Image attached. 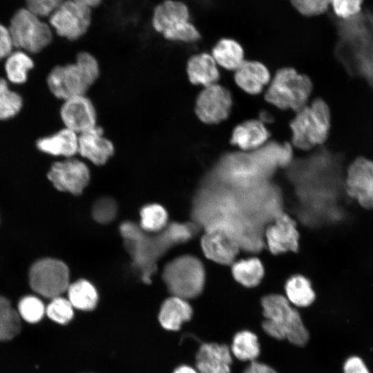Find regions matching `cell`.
Returning <instances> with one entry per match:
<instances>
[{"label": "cell", "mask_w": 373, "mask_h": 373, "mask_svg": "<svg viewBox=\"0 0 373 373\" xmlns=\"http://www.w3.org/2000/svg\"><path fill=\"white\" fill-rule=\"evenodd\" d=\"M291 141L301 150L321 146L327 139L331 125L329 106L321 98L314 99L296 112L290 122Z\"/></svg>", "instance_id": "obj_6"}, {"label": "cell", "mask_w": 373, "mask_h": 373, "mask_svg": "<svg viewBox=\"0 0 373 373\" xmlns=\"http://www.w3.org/2000/svg\"><path fill=\"white\" fill-rule=\"evenodd\" d=\"M231 362L230 350L224 344L204 343L196 355L199 373H230Z\"/></svg>", "instance_id": "obj_20"}, {"label": "cell", "mask_w": 373, "mask_h": 373, "mask_svg": "<svg viewBox=\"0 0 373 373\" xmlns=\"http://www.w3.org/2000/svg\"><path fill=\"white\" fill-rule=\"evenodd\" d=\"M270 133L260 119L245 121L233 130L230 142L242 151L249 152L265 144Z\"/></svg>", "instance_id": "obj_21"}, {"label": "cell", "mask_w": 373, "mask_h": 373, "mask_svg": "<svg viewBox=\"0 0 373 373\" xmlns=\"http://www.w3.org/2000/svg\"><path fill=\"white\" fill-rule=\"evenodd\" d=\"M14 47L8 28L0 24V60L6 58Z\"/></svg>", "instance_id": "obj_43"}, {"label": "cell", "mask_w": 373, "mask_h": 373, "mask_svg": "<svg viewBox=\"0 0 373 373\" xmlns=\"http://www.w3.org/2000/svg\"><path fill=\"white\" fill-rule=\"evenodd\" d=\"M162 278L173 296L186 300L200 294L204 285L205 272L199 259L186 255L169 262L164 268Z\"/></svg>", "instance_id": "obj_8"}, {"label": "cell", "mask_w": 373, "mask_h": 373, "mask_svg": "<svg viewBox=\"0 0 373 373\" xmlns=\"http://www.w3.org/2000/svg\"><path fill=\"white\" fill-rule=\"evenodd\" d=\"M344 373H370L363 360L358 356L348 358L343 365Z\"/></svg>", "instance_id": "obj_44"}, {"label": "cell", "mask_w": 373, "mask_h": 373, "mask_svg": "<svg viewBox=\"0 0 373 373\" xmlns=\"http://www.w3.org/2000/svg\"><path fill=\"white\" fill-rule=\"evenodd\" d=\"M186 72L193 84L204 87L217 84L220 78L218 64L213 57L206 52L191 57L187 62Z\"/></svg>", "instance_id": "obj_24"}, {"label": "cell", "mask_w": 373, "mask_h": 373, "mask_svg": "<svg viewBox=\"0 0 373 373\" xmlns=\"http://www.w3.org/2000/svg\"><path fill=\"white\" fill-rule=\"evenodd\" d=\"M287 300L298 307H307L315 299V293L309 280L301 275L289 278L285 285Z\"/></svg>", "instance_id": "obj_30"}, {"label": "cell", "mask_w": 373, "mask_h": 373, "mask_svg": "<svg viewBox=\"0 0 373 373\" xmlns=\"http://www.w3.org/2000/svg\"><path fill=\"white\" fill-rule=\"evenodd\" d=\"M77 3L85 5L88 7H95L97 6L100 3L101 0H73Z\"/></svg>", "instance_id": "obj_47"}, {"label": "cell", "mask_w": 373, "mask_h": 373, "mask_svg": "<svg viewBox=\"0 0 373 373\" xmlns=\"http://www.w3.org/2000/svg\"><path fill=\"white\" fill-rule=\"evenodd\" d=\"M264 238L269 251L274 254L296 251L299 234L294 221L283 212L265 229Z\"/></svg>", "instance_id": "obj_18"}, {"label": "cell", "mask_w": 373, "mask_h": 373, "mask_svg": "<svg viewBox=\"0 0 373 373\" xmlns=\"http://www.w3.org/2000/svg\"><path fill=\"white\" fill-rule=\"evenodd\" d=\"M22 106L21 95L9 88L5 79L0 78V120L15 117L21 111Z\"/></svg>", "instance_id": "obj_35"}, {"label": "cell", "mask_w": 373, "mask_h": 373, "mask_svg": "<svg viewBox=\"0 0 373 373\" xmlns=\"http://www.w3.org/2000/svg\"><path fill=\"white\" fill-rule=\"evenodd\" d=\"M232 274L241 285L252 287L258 285L264 276V267L256 258L240 260L232 263Z\"/></svg>", "instance_id": "obj_29"}, {"label": "cell", "mask_w": 373, "mask_h": 373, "mask_svg": "<svg viewBox=\"0 0 373 373\" xmlns=\"http://www.w3.org/2000/svg\"><path fill=\"white\" fill-rule=\"evenodd\" d=\"M46 314L53 322L65 325L73 319L74 307L68 298L58 296L52 298L46 307Z\"/></svg>", "instance_id": "obj_37"}, {"label": "cell", "mask_w": 373, "mask_h": 373, "mask_svg": "<svg viewBox=\"0 0 373 373\" xmlns=\"http://www.w3.org/2000/svg\"><path fill=\"white\" fill-rule=\"evenodd\" d=\"M167 213L160 204L146 205L140 211V227L147 232H160L167 225Z\"/></svg>", "instance_id": "obj_34"}, {"label": "cell", "mask_w": 373, "mask_h": 373, "mask_svg": "<svg viewBox=\"0 0 373 373\" xmlns=\"http://www.w3.org/2000/svg\"><path fill=\"white\" fill-rule=\"evenodd\" d=\"M197 229L195 223H172L166 225L160 233L148 236L133 223L126 222L120 227L127 250L145 281L149 280L155 271L156 260L172 246L191 239Z\"/></svg>", "instance_id": "obj_2"}, {"label": "cell", "mask_w": 373, "mask_h": 373, "mask_svg": "<svg viewBox=\"0 0 373 373\" xmlns=\"http://www.w3.org/2000/svg\"><path fill=\"white\" fill-rule=\"evenodd\" d=\"M114 152L113 144L99 126L78 135V153L94 164H106Z\"/></svg>", "instance_id": "obj_19"}, {"label": "cell", "mask_w": 373, "mask_h": 373, "mask_svg": "<svg viewBox=\"0 0 373 373\" xmlns=\"http://www.w3.org/2000/svg\"><path fill=\"white\" fill-rule=\"evenodd\" d=\"M34 67V62L28 54L21 50L12 52L5 63V71L8 79L17 84L27 80L28 73Z\"/></svg>", "instance_id": "obj_31"}, {"label": "cell", "mask_w": 373, "mask_h": 373, "mask_svg": "<svg viewBox=\"0 0 373 373\" xmlns=\"http://www.w3.org/2000/svg\"><path fill=\"white\" fill-rule=\"evenodd\" d=\"M201 247L209 259L222 265L234 262L241 249L234 232L223 224H213L204 229Z\"/></svg>", "instance_id": "obj_13"}, {"label": "cell", "mask_w": 373, "mask_h": 373, "mask_svg": "<svg viewBox=\"0 0 373 373\" xmlns=\"http://www.w3.org/2000/svg\"><path fill=\"white\" fill-rule=\"evenodd\" d=\"M362 3L363 0H331L334 12L343 19L349 18L358 13Z\"/></svg>", "instance_id": "obj_41"}, {"label": "cell", "mask_w": 373, "mask_h": 373, "mask_svg": "<svg viewBox=\"0 0 373 373\" xmlns=\"http://www.w3.org/2000/svg\"><path fill=\"white\" fill-rule=\"evenodd\" d=\"M211 56L218 65L230 70H236L245 61L241 45L229 38L221 39L216 44Z\"/></svg>", "instance_id": "obj_27"}, {"label": "cell", "mask_w": 373, "mask_h": 373, "mask_svg": "<svg viewBox=\"0 0 373 373\" xmlns=\"http://www.w3.org/2000/svg\"><path fill=\"white\" fill-rule=\"evenodd\" d=\"M17 312L21 320L35 324L44 318L46 314V306L39 297L29 295L19 300Z\"/></svg>", "instance_id": "obj_36"}, {"label": "cell", "mask_w": 373, "mask_h": 373, "mask_svg": "<svg viewBox=\"0 0 373 373\" xmlns=\"http://www.w3.org/2000/svg\"><path fill=\"white\" fill-rule=\"evenodd\" d=\"M293 7L301 15L307 17L319 15L326 12L331 0H289Z\"/></svg>", "instance_id": "obj_40"}, {"label": "cell", "mask_w": 373, "mask_h": 373, "mask_svg": "<svg viewBox=\"0 0 373 373\" xmlns=\"http://www.w3.org/2000/svg\"><path fill=\"white\" fill-rule=\"evenodd\" d=\"M21 321L10 300L0 294V341L14 338L21 330Z\"/></svg>", "instance_id": "obj_32"}, {"label": "cell", "mask_w": 373, "mask_h": 373, "mask_svg": "<svg viewBox=\"0 0 373 373\" xmlns=\"http://www.w3.org/2000/svg\"><path fill=\"white\" fill-rule=\"evenodd\" d=\"M90 21V8L73 0L62 2L50 18V23L57 33L69 40H76L83 36Z\"/></svg>", "instance_id": "obj_12"}, {"label": "cell", "mask_w": 373, "mask_h": 373, "mask_svg": "<svg viewBox=\"0 0 373 373\" xmlns=\"http://www.w3.org/2000/svg\"><path fill=\"white\" fill-rule=\"evenodd\" d=\"M62 3V0H27L28 10L37 16L52 14Z\"/></svg>", "instance_id": "obj_42"}, {"label": "cell", "mask_w": 373, "mask_h": 373, "mask_svg": "<svg viewBox=\"0 0 373 373\" xmlns=\"http://www.w3.org/2000/svg\"><path fill=\"white\" fill-rule=\"evenodd\" d=\"M29 283L32 289L43 297L52 299L61 296L70 285L68 268L57 259L38 260L30 269Z\"/></svg>", "instance_id": "obj_11"}, {"label": "cell", "mask_w": 373, "mask_h": 373, "mask_svg": "<svg viewBox=\"0 0 373 373\" xmlns=\"http://www.w3.org/2000/svg\"><path fill=\"white\" fill-rule=\"evenodd\" d=\"M37 147L45 153L70 158L78 153V134L65 127L53 135L39 139Z\"/></svg>", "instance_id": "obj_23"}, {"label": "cell", "mask_w": 373, "mask_h": 373, "mask_svg": "<svg viewBox=\"0 0 373 373\" xmlns=\"http://www.w3.org/2000/svg\"><path fill=\"white\" fill-rule=\"evenodd\" d=\"M192 314V308L186 300L173 296L162 305L158 318L165 329L177 331L182 323L191 319Z\"/></svg>", "instance_id": "obj_26"}, {"label": "cell", "mask_w": 373, "mask_h": 373, "mask_svg": "<svg viewBox=\"0 0 373 373\" xmlns=\"http://www.w3.org/2000/svg\"><path fill=\"white\" fill-rule=\"evenodd\" d=\"M312 90L309 77L287 67L276 73L265 97L269 103L281 110L297 112L307 105Z\"/></svg>", "instance_id": "obj_7"}, {"label": "cell", "mask_w": 373, "mask_h": 373, "mask_svg": "<svg viewBox=\"0 0 373 373\" xmlns=\"http://www.w3.org/2000/svg\"><path fill=\"white\" fill-rule=\"evenodd\" d=\"M185 21H189L187 6L180 1L166 0L155 8L152 25L157 32L162 34L169 28Z\"/></svg>", "instance_id": "obj_25"}, {"label": "cell", "mask_w": 373, "mask_h": 373, "mask_svg": "<svg viewBox=\"0 0 373 373\" xmlns=\"http://www.w3.org/2000/svg\"><path fill=\"white\" fill-rule=\"evenodd\" d=\"M68 300L74 309L82 311L93 310L98 303V294L95 287L88 280L81 279L70 284Z\"/></svg>", "instance_id": "obj_28"}, {"label": "cell", "mask_w": 373, "mask_h": 373, "mask_svg": "<svg viewBox=\"0 0 373 373\" xmlns=\"http://www.w3.org/2000/svg\"><path fill=\"white\" fill-rule=\"evenodd\" d=\"M236 84L245 92L256 95L260 93L270 81L268 68L256 61H245L235 70Z\"/></svg>", "instance_id": "obj_22"}, {"label": "cell", "mask_w": 373, "mask_h": 373, "mask_svg": "<svg viewBox=\"0 0 373 373\" xmlns=\"http://www.w3.org/2000/svg\"><path fill=\"white\" fill-rule=\"evenodd\" d=\"M243 373H277L271 367L260 363L252 361Z\"/></svg>", "instance_id": "obj_45"}, {"label": "cell", "mask_w": 373, "mask_h": 373, "mask_svg": "<svg viewBox=\"0 0 373 373\" xmlns=\"http://www.w3.org/2000/svg\"><path fill=\"white\" fill-rule=\"evenodd\" d=\"M99 75L96 58L89 52H81L75 63L54 67L48 75L47 84L56 97L66 100L85 95Z\"/></svg>", "instance_id": "obj_4"}, {"label": "cell", "mask_w": 373, "mask_h": 373, "mask_svg": "<svg viewBox=\"0 0 373 373\" xmlns=\"http://www.w3.org/2000/svg\"><path fill=\"white\" fill-rule=\"evenodd\" d=\"M264 331L270 336L287 339L296 345H304L309 339V333L303 325L299 313L283 296L271 294L261 300Z\"/></svg>", "instance_id": "obj_5"}, {"label": "cell", "mask_w": 373, "mask_h": 373, "mask_svg": "<svg viewBox=\"0 0 373 373\" xmlns=\"http://www.w3.org/2000/svg\"><path fill=\"white\" fill-rule=\"evenodd\" d=\"M274 174L255 150L224 154L208 175L231 188L246 189L269 181Z\"/></svg>", "instance_id": "obj_3"}, {"label": "cell", "mask_w": 373, "mask_h": 373, "mask_svg": "<svg viewBox=\"0 0 373 373\" xmlns=\"http://www.w3.org/2000/svg\"><path fill=\"white\" fill-rule=\"evenodd\" d=\"M192 216L204 229L218 224L228 227L242 249L257 252L265 245L264 227L247 216L235 189L209 175L193 199Z\"/></svg>", "instance_id": "obj_1"}, {"label": "cell", "mask_w": 373, "mask_h": 373, "mask_svg": "<svg viewBox=\"0 0 373 373\" xmlns=\"http://www.w3.org/2000/svg\"><path fill=\"white\" fill-rule=\"evenodd\" d=\"M93 218L99 223L112 221L117 214L116 202L111 198L104 197L97 200L93 207Z\"/></svg>", "instance_id": "obj_39"}, {"label": "cell", "mask_w": 373, "mask_h": 373, "mask_svg": "<svg viewBox=\"0 0 373 373\" xmlns=\"http://www.w3.org/2000/svg\"><path fill=\"white\" fill-rule=\"evenodd\" d=\"M168 40L193 43L200 38L197 28L189 21H185L169 28L162 33Z\"/></svg>", "instance_id": "obj_38"}, {"label": "cell", "mask_w": 373, "mask_h": 373, "mask_svg": "<svg viewBox=\"0 0 373 373\" xmlns=\"http://www.w3.org/2000/svg\"><path fill=\"white\" fill-rule=\"evenodd\" d=\"M231 352L240 361H254L260 354L258 337L249 331L238 332L233 339Z\"/></svg>", "instance_id": "obj_33"}, {"label": "cell", "mask_w": 373, "mask_h": 373, "mask_svg": "<svg viewBox=\"0 0 373 373\" xmlns=\"http://www.w3.org/2000/svg\"><path fill=\"white\" fill-rule=\"evenodd\" d=\"M173 373H199L198 370L189 365H180L178 367Z\"/></svg>", "instance_id": "obj_46"}, {"label": "cell", "mask_w": 373, "mask_h": 373, "mask_svg": "<svg viewBox=\"0 0 373 373\" xmlns=\"http://www.w3.org/2000/svg\"><path fill=\"white\" fill-rule=\"evenodd\" d=\"M8 30L14 46L26 52L41 51L52 37L50 27L28 9H21L15 14Z\"/></svg>", "instance_id": "obj_10"}, {"label": "cell", "mask_w": 373, "mask_h": 373, "mask_svg": "<svg viewBox=\"0 0 373 373\" xmlns=\"http://www.w3.org/2000/svg\"><path fill=\"white\" fill-rule=\"evenodd\" d=\"M60 116L65 127L78 135L97 126L95 108L85 95L64 100L61 107Z\"/></svg>", "instance_id": "obj_17"}, {"label": "cell", "mask_w": 373, "mask_h": 373, "mask_svg": "<svg viewBox=\"0 0 373 373\" xmlns=\"http://www.w3.org/2000/svg\"><path fill=\"white\" fill-rule=\"evenodd\" d=\"M234 189L248 216L263 227L283 213L281 191L269 180L249 188Z\"/></svg>", "instance_id": "obj_9"}, {"label": "cell", "mask_w": 373, "mask_h": 373, "mask_svg": "<svg viewBox=\"0 0 373 373\" xmlns=\"http://www.w3.org/2000/svg\"><path fill=\"white\" fill-rule=\"evenodd\" d=\"M47 177L57 190L79 195L89 182L90 171L82 161L70 157L55 162Z\"/></svg>", "instance_id": "obj_15"}, {"label": "cell", "mask_w": 373, "mask_h": 373, "mask_svg": "<svg viewBox=\"0 0 373 373\" xmlns=\"http://www.w3.org/2000/svg\"><path fill=\"white\" fill-rule=\"evenodd\" d=\"M347 195L366 209H373V161L356 157L349 166L345 178Z\"/></svg>", "instance_id": "obj_16"}, {"label": "cell", "mask_w": 373, "mask_h": 373, "mask_svg": "<svg viewBox=\"0 0 373 373\" xmlns=\"http://www.w3.org/2000/svg\"><path fill=\"white\" fill-rule=\"evenodd\" d=\"M232 105L230 91L223 86L214 84L204 87L199 93L195 112L203 123L218 124L229 117Z\"/></svg>", "instance_id": "obj_14"}]
</instances>
